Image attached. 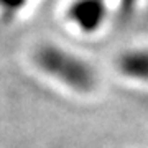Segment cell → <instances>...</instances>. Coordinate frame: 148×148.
<instances>
[{
    "instance_id": "cell-1",
    "label": "cell",
    "mask_w": 148,
    "mask_h": 148,
    "mask_svg": "<svg viewBox=\"0 0 148 148\" xmlns=\"http://www.w3.org/2000/svg\"><path fill=\"white\" fill-rule=\"evenodd\" d=\"M33 63L51 81L66 89L87 94L97 86V71L86 58L58 43H41L33 53Z\"/></svg>"
},
{
    "instance_id": "cell-2",
    "label": "cell",
    "mask_w": 148,
    "mask_h": 148,
    "mask_svg": "<svg viewBox=\"0 0 148 148\" xmlns=\"http://www.w3.org/2000/svg\"><path fill=\"white\" fill-rule=\"evenodd\" d=\"M110 15L107 0H71L64 8V20L84 36H94L106 27Z\"/></svg>"
},
{
    "instance_id": "cell-3",
    "label": "cell",
    "mask_w": 148,
    "mask_h": 148,
    "mask_svg": "<svg viewBox=\"0 0 148 148\" xmlns=\"http://www.w3.org/2000/svg\"><path fill=\"white\" fill-rule=\"evenodd\" d=\"M115 71L127 81L148 86V46H132L117 54Z\"/></svg>"
},
{
    "instance_id": "cell-4",
    "label": "cell",
    "mask_w": 148,
    "mask_h": 148,
    "mask_svg": "<svg viewBox=\"0 0 148 148\" xmlns=\"http://www.w3.org/2000/svg\"><path fill=\"white\" fill-rule=\"evenodd\" d=\"M30 0H0V21L12 23L23 13Z\"/></svg>"
},
{
    "instance_id": "cell-5",
    "label": "cell",
    "mask_w": 148,
    "mask_h": 148,
    "mask_svg": "<svg viewBox=\"0 0 148 148\" xmlns=\"http://www.w3.org/2000/svg\"><path fill=\"white\" fill-rule=\"evenodd\" d=\"M138 0H119V8H120V15L127 16L130 15L133 12V8H135V5H137Z\"/></svg>"
}]
</instances>
